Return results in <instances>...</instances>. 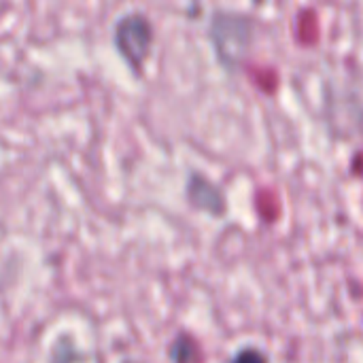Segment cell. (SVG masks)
I'll return each instance as SVG.
<instances>
[{"label": "cell", "instance_id": "obj_4", "mask_svg": "<svg viewBox=\"0 0 363 363\" xmlns=\"http://www.w3.org/2000/svg\"><path fill=\"white\" fill-rule=\"evenodd\" d=\"M168 357L172 363H200V349L187 332H181L172 338Z\"/></svg>", "mask_w": 363, "mask_h": 363}, {"label": "cell", "instance_id": "obj_1", "mask_svg": "<svg viewBox=\"0 0 363 363\" xmlns=\"http://www.w3.org/2000/svg\"><path fill=\"white\" fill-rule=\"evenodd\" d=\"M251 32H253V21L249 15L228 9L213 11L208 36L219 62L225 68L232 70L247 55V49L251 45Z\"/></svg>", "mask_w": 363, "mask_h": 363}, {"label": "cell", "instance_id": "obj_2", "mask_svg": "<svg viewBox=\"0 0 363 363\" xmlns=\"http://www.w3.org/2000/svg\"><path fill=\"white\" fill-rule=\"evenodd\" d=\"M151 43H153V28L143 11L130 9L117 15L113 23V45L134 72H140L145 60L149 57Z\"/></svg>", "mask_w": 363, "mask_h": 363}, {"label": "cell", "instance_id": "obj_3", "mask_svg": "<svg viewBox=\"0 0 363 363\" xmlns=\"http://www.w3.org/2000/svg\"><path fill=\"white\" fill-rule=\"evenodd\" d=\"M185 194H187L189 202L200 211H206L211 215H223L225 213V196H223V191L211 179H206V177H202L198 172L189 174Z\"/></svg>", "mask_w": 363, "mask_h": 363}, {"label": "cell", "instance_id": "obj_5", "mask_svg": "<svg viewBox=\"0 0 363 363\" xmlns=\"http://www.w3.org/2000/svg\"><path fill=\"white\" fill-rule=\"evenodd\" d=\"M230 363H270V359L262 349L245 345L238 351H234V355L230 357Z\"/></svg>", "mask_w": 363, "mask_h": 363}]
</instances>
